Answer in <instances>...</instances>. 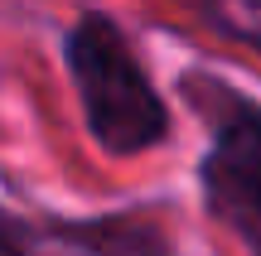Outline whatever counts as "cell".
I'll use <instances>...</instances> for the list:
<instances>
[{"label":"cell","mask_w":261,"mask_h":256,"mask_svg":"<svg viewBox=\"0 0 261 256\" xmlns=\"http://www.w3.org/2000/svg\"><path fill=\"white\" fill-rule=\"evenodd\" d=\"M68 68L83 92V111L92 135L116 155L145 150L165 135V106L130 58L121 29L102 15H87L68 34Z\"/></svg>","instance_id":"cell-1"},{"label":"cell","mask_w":261,"mask_h":256,"mask_svg":"<svg viewBox=\"0 0 261 256\" xmlns=\"http://www.w3.org/2000/svg\"><path fill=\"white\" fill-rule=\"evenodd\" d=\"M19 242H24V232L0 213V256H19Z\"/></svg>","instance_id":"cell-3"},{"label":"cell","mask_w":261,"mask_h":256,"mask_svg":"<svg viewBox=\"0 0 261 256\" xmlns=\"http://www.w3.org/2000/svg\"><path fill=\"white\" fill-rule=\"evenodd\" d=\"M203 193L218 222L261 256V111H237L218 131L213 155L203 160Z\"/></svg>","instance_id":"cell-2"}]
</instances>
